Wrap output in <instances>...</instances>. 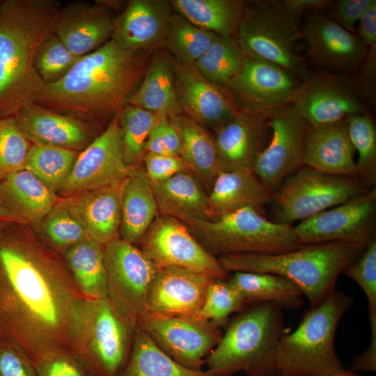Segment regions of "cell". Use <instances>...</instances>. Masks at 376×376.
Here are the masks:
<instances>
[{"label": "cell", "mask_w": 376, "mask_h": 376, "mask_svg": "<svg viewBox=\"0 0 376 376\" xmlns=\"http://www.w3.org/2000/svg\"><path fill=\"white\" fill-rule=\"evenodd\" d=\"M83 297L61 262L31 236L0 240V342L17 346L32 361L70 350Z\"/></svg>", "instance_id": "6da1fadb"}, {"label": "cell", "mask_w": 376, "mask_h": 376, "mask_svg": "<svg viewBox=\"0 0 376 376\" xmlns=\"http://www.w3.org/2000/svg\"><path fill=\"white\" fill-rule=\"evenodd\" d=\"M152 50H126L111 39L81 57L61 79L46 84L33 102L84 120L113 117L141 82Z\"/></svg>", "instance_id": "7a4b0ae2"}, {"label": "cell", "mask_w": 376, "mask_h": 376, "mask_svg": "<svg viewBox=\"0 0 376 376\" xmlns=\"http://www.w3.org/2000/svg\"><path fill=\"white\" fill-rule=\"evenodd\" d=\"M61 8L54 0H0V118L33 102L46 84L35 59Z\"/></svg>", "instance_id": "3957f363"}, {"label": "cell", "mask_w": 376, "mask_h": 376, "mask_svg": "<svg viewBox=\"0 0 376 376\" xmlns=\"http://www.w3.org/2000/svg\"><path fill=\"white\" fill-rule=\"evenodd\" d=\"M364 248L331 242L301 245L281 253L234 254L217 259L228 273L263 272L287 278L301 289L313 307L335 289L339 274Z\"/></svg>", "instance_id": "277c9868"}, {"label": "cell", "mask_w": 376, "mask_h": 376, "mask_svg": "<svg viewBox=\"0 0 376 376\" xmlns=\"http://www.w3.org/2000/svg\"><path fill=\"white\" fill-rule=\"evenodd\" d=\"M285 333L283 308L262 302L244 308L226 325L225 332L206 359L215 376H279L275 357Z\"/></svg>", "instance_id": "5b68a950"}, {"label": "cell", "mask_w": 376, "mask_h": 376, "mask_svg": "<svg viewBox=\"0 0 376 376\" xmlns=\"http://www.w3.org/2000/svg\"><path fill=\"white\" fill-rule=\"evenodd\" d=\"M352 297L336 288L307 310L297 328L281 338L275 357L279 376H333L345 370L335 348L338 325Z\"/></svg>", "instance_id": "8992f818"}, {"label": "cell", "mask_w": 376, "mask_h": 376, "mask_svg": "<svg viewBox=\"0 0 376 376\" xmlns=\"http://www.w3.org/2000/svg\"><path fill=\"white\" fill-rule=\"evenodd\" d=\"M183 222L212 255L221 256L288 252L301 246L290 224L272 221L246 206L210 219Z\"/></svg>", "instance_id": "52a82bcc"}, {"label": "cell", "mask_w": 376, "mask_h": 376, "mask_svg": "<svg viewBox=\"0 0 376 376\" xmlns=\"http://www.w3.org/2000/svg\"><path fill=\"white\" fill-rule=\"evenodd\" d=\"M136 327L107 297H84L73 319L70 350L92 376H119L129 359Z\"/></svg>", "instance_id": "ba28073f"}, {"label": "cell", "mask_w": 376, "mask_h": 376, "mask_svg": "<svg viewBox=\"0 0 376 376\" xmlns=\"http://www.w3.org/2000/svg\"><path fill=\"white\" fill-rule=\"evenodd\" d=\"M300 25L281 10L276 0L250 1L236 38L246 57L281 66L304 82L310 72L297 50Z\"/></svg>", "instance_id": "9c48e42d"}, {"label": "cell", "mask_w": 376, "mask_h": 376, "mask_svg": "<svg viewBox=\"0 0 376 376\" xmlns=\"http://www.w3.org/2000/svg\"><path fill=\"white\" fill-rule=\"evenodd\" d=\"M357 178L320 172L305 166L281 183L274 196L277 222L303 221L366 190Z\"/></svg>", "instance_id": "30bf717a"}, {"label": "cell", "mask_w": 376, "mask_h": 376, "mask_svg": "<svg viewBox=\"0 0 376 376\" xmlns=\"http://www.w3.org/2000/svg\"><path fill=\"white\" fill-rule=\"evenodd\" d=\"M104 262L107 298L124 318L136 325L146 311L158 268L139 248L120 237L104 246Z\"/></svg>", "instance_id": "8fae6325"}, {"label": "cell", "mask_w": 376, "mask_h": 376, "mask_svg": "<svg viewBox=\"0 0 376 376\" xmlns=\"http://www.w3.org/2000/svg\"><path fill=\"white\" fill-rule=\"evenodd\" d=\"M375 223L373 187L294 227L301 245L340 242L366 247L376 239Z\"/></svg>", "instance_id": "7c38bea8"}, {"label": "cell", "mask_w": 376, "mask_h": 376, "mask_svg": "<svg viewBox=\"0 0 376 376\" xmlns=\"http://www.w3.org/2000/svg\"><path fill=\"white\" fill-rule=\"evenodd\" d=\"M136 325L166 354L182 366L201 369L223 332L196 316H171L144 312Z\"/></svg>", "instance_id": "4fadbf2b"}, {"label": "cell", "mask_w": 376, "mask_h": 376, "mask_svg": "<svg viewBox=\"0 0 376 376\" xmlns=\"http://www.w3.org/2000/svg\"><path fill=\"white\" fill-rule=\"evenodd\" d=\"M143 254L158 268L174 267L207 273L226 280L217 257L210 253L185 224L159 214L139 242Z\"/></svg>", "instance_id": "5bb4252c"}, {"label": "cell", "mask_w": 376, "mask_h": 376, "mask_svg": "<svg viewBox=\"0 0 376 376\" xmlns=\"http://www.w3.org/2000/svg\"><path fill=\"white\" fill-rule=\"evenodd\" d=\"M129 169L124 161L119 110L106 129L84 148L58 190L69 198L123 181Z\"/></svg>", "instance_id": "9a60e30c"}, {"label": "cell", "mask_w": 376, "mask_h": 376, "mask_svg": "<svg viewBox=\"0 0 376 376\" xmlns=\"http://www.w3.org/2000/svg\"><path fill=\"white\" fill-rule=\"evenodd\" d=\"M269 141L252 169L273 192L289 175L304 165V147L309 125L296 107L290 104L269 116Z\"/></svg>", "instance_id": "2e32d148"}, {"label": "cell", "mask_w": 376, "mask_h": 376, "mask_svg": "<svg viewBox=\"0 0 376 376\" xmlns=\"http://www.w3.org/2000/svg\"><path fill=\"white\" fill-rule=\"evenodd\" d=\"M292 104L309 126L341 121L355 113H368L354 77L338 73H310Z\"/></svg>", "instance_id": "e0dca14e"}, {"label": "cell", "mask_w": 376, "mask_h": 376, "mask_svg": "<svg viewBox=\"0 0 376 376\" xmlns=\"http://www.w3.org/2000/svg\"><path fill=\"white\" fill-rule=\"evenodd\" d=\"M300 36L306 42L310 59L335 73L354 77L368 51L357 34L346 31L325 10L304 15Z\"/></svg>", "instance_id": "ac0fdd59"}, {"label": "cell", "mask_w": 376, "mask_h": 376, "mask_svg": "<svg viewBox=\"0 0 376 376\" xmlns=\"http://www.w3.org/2000/svg\"><path fill=\"white\" fill-rule=\"evenodd\" d=\"M301 81L274 63L246 57L236 77L228 85L240 110L270 116L292 104Z\"/></svg>", "instance_id": "d6986e66"}, {"label": "cell", "mask_w": 376, "mask_h": 376, "mask_svg": "<svg viewBox=\"0 0 376 376\" xmlns=\"http://www.w3.org/2000/svg\"><path fill=\"white\" fill-rule=\"evenodd\" d=\"M173 64L177 99L189 118L216 132L239 113L228 88L206 79L194 65Z\"/></svg>", "instance_id": "ffe728a7"}, {"label": "cell", "mask_w": 376, "mask_h": 376, "mask_svg": "<svg viewBox=\"0 0 376 376\" xmlns=\"http://www.w3.org/2000/svg\"><path fill=\"white\" fill-rule=\"evenodd\" d=\"M214 276L191 269H158L149 289L146 311L171 316H197Z\"/></svg>", "instance_id": "44dd1931"}, {"label": "cell", "mask_w": 376, "mask_h": 376, "mask_svg": "<svg viewBox=\"0 0 376 376\" xmlns=\"http://www.w3.org/2000/svg\"><path fill=\"white\" fill-rule=\"evenodd\" d=\"M113 6L104 1H75L61 7L55 35L75 55L85 56L109 41L113 35Z\"/></svg>", "instance_id": "7402d4cb"}, {"label": "cell", "mask_w": 376, "mask_h": 376, "mask_svg": "<svg viewBox=\"0 0 376 376\" xmlns=\"http://www.w3.org/2000/svg\"><path fill=\"white\" fill-rule=\"evenodd\" d=\"M13 117L34 144L77 151L86 148L95 138L91 125L85 120L51 111L34 102L21 107Z\"/></svg>", "instance_id": "603a6c76"}, {"label": "cell", "mask_w": 376, "mask_h": 376, "mask_svg": "<svg viewBox=\"0 0 376 376\" xmlns=\"http://www.w3.org/2000/svg\"><path fill=\"white\" fill-rule=\"evenodd\" d=\"M269 117L262 113L240 110L215 132L221 171L253 168L258 155L268 143Z\"/></svg>", "instance_id": "cb8c5ba5"}, {"label": "cell", "mask_w": 376, "mask_h": 376, "mask_svg": "<svg viewBox=\"0 0 376 376\" xmlns=\"http://www.w3.org/2000/svg\"><path fill=\"white\" fill-rule=\"evenodd\" d=\"M171 10L168 1H130L115 19L111 39L129 51L155 49L165 42Z\"/></svg>", "instance_id": "d4e9b609"}, {"label": "cell", "mask_w": 376, "mask_h": 376, "mask_svg": "<svg viewBox=\"0 0 376 376\" xmlns=\"http://www.w3.org/2000/svg\"><path fill=\"white\" fill-rule=\"evenodd\" d=\"M345 120L309 126L304 164L329 175L355 178L358 170Z\"/></svg>", "instance_id": "484cf974"}, {"label": "cell", "mask_w": 376, "mask_h": 376, "mask_svg": "<svg viewBox=\"0 0 376 376\" xmlns=\"http://www.w3.org/2000/svg\"><path fill=\"white\" fill-rule=\"evenodd\" d=\"M123 181L65 198L88 238L103 246L119 237Z\"/></svg>", "instance_id": "4316f807"}, {"label": "cell", "mask_w": 376, "mask_h": 376, "mask_svg": "<svg viewBox=\"0 0 376 376\" xmlns=\"http://www.w3.org/2000/svg\"><path fill=\"white\" fill-rule=\"evenodd\" d=\"M272 196L252 168L220 171L208 194L211 218L246 206L262 213Z\"/></svg>", "instance_id": "83f0119b"}, {"label": "cell", "mask_w": 376, "mask_h": 376, "mask_svg": "<svg viewBox=\"0 0 376 376\" xmlns=\"http://www.w3.org/2000/svg\"><path fill=\"white\" fill-rule=\"evenodd\" d=\"M159 214L152 183L143 169H131L123 181L120 238L136 245Z\"/></svg>", "instance_id": "f1b7e54d"}, {"label": "cell", "mask_w": 376, "mask_h": 376, "mask_svg": "<svg viewBox=\"0 0 376 376\" xmlns=\"http://www.w3.org/2000/svg\"><path fill=\"white\" fill-rule=\"evenodd\" d=\"M126 104L169 119L182 113L175 92L174 64L165 53L152 54L141 82Z\"/></svg>", "instance_id": "f546056e"}, {"label": "cell", "mask_w": 376, "mask_h": 376, "mask_svg": "<svg viewBox=\"0 0 376 376\" xmlns=\"http://www.w3.org/2000/svg\"><path fill=\"white\" fill-rule=\"evenodd\" d=\"M152 186L159 214L181 221L211 219L208 194L193 173L181 172Z\"/></svg>", "instance_id": "4dcf8cb0"}, {"label": "cell", "mask_w": 376, "mask_h": 376, "mask_svg": "<svg viewBox=\"0 0 376 376\" xmlns=\"http://www.w3.org/2000/svg\"><path fill=\"white\" fill-rule=\"evenodd\" d=\"M1 191L13 214L33 224H40L59 201L56 192L33 173L22 169L2 179Z\"/></svg>", "instance_id": "1f68e13d"}, {"label": "cell", "mask_w": 376, "mask_h": 376, "mask_svg": "<svg viewBox=\"0 0 376 376\" xmlns=\"http://www.w3.org/2000/svg\"><path fill=\"white\" fill-rule=\"evenodd\" d=\"M169 120L181 139V157L199 180L211 187L221 171L214 137L185 114L181 113Z\"/></svg>", "instance_id": "d6a6232c"}, {"label": "cell", "mask_w": 376, "mask_h": 376, "mask_svg": "<svg viewBox=\"0 0 376 376\" xmlns=\"http://www.w3.org/2000/svg\"><path fill=\"white\" fill-rule=\"evenodd\" d=\"M226 281L242 295L246 305L272 302L283 308H299L304 294L292 281L280 275L251 272H233Z\"/></svg>", "instance_id": "836d02e7"}, {"label": "cell", "mask_w": 376, "mask_h": 376, "mask_svg": "<svg viewBox=\"0 0 376 376\" xmlns=\"http://www.w3.org/2000/svg\"><path fill=\"white\" fill-rule=\"evenodd\" d=\"M172 10L194 25L217 36H234L246 2L240 0H172Z\"/></svg>", "instance_id": "e575fe53"}, {"label": "cell", "mask_w": 376, "mask_h": 376, "mask_svg": "<svg viewBox=\"0 0 376 376\" xmlns=\"http://www.w3.org/2000/svg\"><path fill=\"white\" fill-rule=\"evenodd\" d=\"M342 272L354 281L366 295L371 334L370 345L354 357L348 370L354 373L376 372V239Z\"/></svg>", "instance_id": "d590c367"}, {"label": "cell", "mask_w": 376, "mask_h": 376, "mask_svg": "<svg viewBox=\"0 0 376 376\" xmlns=\"http://www.w3.org/2000/svg\"><path fill=\"white\" fill-rule=\"evenodd\" d=\"M65 258L68 270L84 297H107L103 246L87 238L68 249Z\"/></svg>", "instance_id": "8d00e7d4"}, {"label": "cell", "mask_w": 376, "mask_h": 376, "mask_svg": "<svg viewBox=\"0 0 376 376\" xmlns=\"http://www.w3.org/2000/svg\"><path fill=\"white\" fill-rule=\"evenodd\" d=\"M119 376H215L182 366L163 352L137 325L127 363Z\"/></svg>", "instance_id": "74e56055"}, {"label": "cell", "mask_w": 376, "mask_h": 376, "mask_svg": "<svg viewBox=\"0 0 376 376\" xmlns=\"http://www.w3.org/2000/svg\"><path fill=\"white\" fill-rule=\"evenodd\" d=\"M246 59L236 37L217 36L194 66L206 79L228 88Z\"/></svg>", "instance_id": "f35d334b"}, {"label": "cell", "mask_w": 376, "mask_h": 376, "mask_svg": "<svg viewBox=\"0 0 376 376\" xmlns=\"http://www.w3.org/2000/svg\"><path fill=\"white\" fill-rule=\"evenodd\" d=\"M217 35L204 30L172 13L166 29L165 42L176 62L194 65L207 51Z\"/></svg>", "instance_id": "ab89813d"}, {"label": "cell", "mask_w": 376, "mask_h": 376, "mask_svg": "<svg viewBox=\"0 0 376 376\" xmlns=\"http://www.w3.org/2000/svg\"><path fill=\"white\" fill-rule=\"evenodd\" d=\"M77 156L76 150L33 143L24 169L56 192L68 176Z\"/></svg>", "instance_id": "60d3db41"}, {"label": "cell", "mask_w": 376, "mask_h": 376, "mask_svg": "<svg viewBox=\"0 0 376 376\" xmlns=\"http://www.w3.org/2000/svg\"><path fill=\"white\" fill-rule=\"evenodd\" d=\"M163 116L125 104L119 110L124 161L129 169L138 166L145 155V144L155 125Z\"/></svg>", "instance_id": "b9f144b4"}, {"label": "cell", "mask_w": 376, "mask_h": 376, "mask_svg": "<svg viewBox=\"0 0 376 376\" xmlns=\"http://www.w3.org/2000/svg\"><path fill=\"white\" fill-rule=\"evenodd\" d=\"M347 133L358 153L359 180L367 188L376 181V128L368 113H355L345 119Z\"/></svg>", "instance_id": "7bdbcfd3"}, {"label": "cell", "mask_w": 376, "mask_h": 376, "mask_svg": "<svg viewBox=\"0 0 376 376\" xmlns=\"http://www.w3.org/2000/svg\"><path fill=\"white\" fill-rule=\"evenodd\" d=\"M246 306L240 293L226 279H216L210 285L203 304L196 317L218 327L228 324L232 313Z\"/></svg>", "instance_id": "ee69618b"}, {"label": "cell", "mask_w": 376, "mask_h": 376, "mask_svg": "<svg viewBox=\"0 0 376 376\" xmlns=\"http://www.w3.org/2000/svg\"><path fill=\"white\" fill-rule=\"evenodd\" d=\"M42 231L52 246L65 251L88 238L84 228L70 211L65 198L59 200L45 217Z\"/></svg>", "instance_id": "f6af8a7d"}, {"label": "cell", "mask_w": 376, "mask_h": 376, "mask_svg": "<svg viewBox=\"0 0 376 376\" xmlns=\"http://www.w3.org/2000/svg\"><path fill=\"white\" fill-rule=\"evenodd\" d=\"M29 143L13 116L0 118V180L24 169Z\"/></svg>", "instance_id": "bcb514c9"}, {"label": "cell", "mask_w": 376, "mask_h": 376, "mask_svg": "<svg viewBox=\"0 0 376 376\" xmlns=\"http://www.w3.org/2000/svg\"><path fill=\"white\" fill-rule=\"evenodd\" d=\"M81 57L72 54L54 33L39 47L35 68L45 84H52L65 76Z\"/></svg>", "instance_id": "7dc6e473"}, {"label": "cell", "mask_w": 376, "mask_h": 376, "mask_svg": "<svg viewBox=\"0 0 376 376\" xmlns=\"http://www.w3.org/2000/svg\"><path fill=\"white\" fill-rule=\"evenodd\" d=\"M38 376H92L70 350L47 352L32 361Z\"/></svg>", "instance_id": "c3c4849f"}, {"label": "cell", "mask_w": 376, "mask_h": 376, "mask_svg": "<svg viewBox=\"0 0 376 376\" xmlns=\"http://www.w3.org/2000/svg\"><path fill=\"white\" fill-rule=\"evenodd\" d=\"M145 153L180 156L182 141L180 134L169 119L163 116L150 132L145 144Z\"/></svg>", "instance_id": "681fc988"}, {"label": "cell", "mask_w": 376, "mask_h": 376, "mask_svg": "<svg viewBox=\"0 0 376 376\" xmlns=\"http://www.w3.org/2000/svg\"><path fill=\"white\" fill-rule=\"evenodd\" d=\"M142 162L145 166L144 171L151 183L166 180L181 172H191L180 156L147 152L143 155Z\"/></svg>", "instance_id": "f907efd6"}, {"label": "cell", "mask_w": 376, "mask_h": 376, "mask_svg": "<svg viewBox=\"0 0 376 376\" xmlns=\"http://www.w3.org/2000/svg\"><path fill=\"white\" fill-rule=\"evenodd\" d=\"M0 376H38L31 359L17 346L0 342Z\"/></svg>", "instance_id": "816d5d0a"}, {"label": "cell", "mask_w": 376, "mask_h": 376, "mask_svg": "<svg viewBox=\"0 0 376 376\" xmlns=\"http://www.w3.org/2000/svg\"><path fill=\"white\" fill-rule=\"evenodd\" d=\"M354 79L363 102L375 107L376 45L368 48V54Z\"/></svg>", "instance_id": "f5cc1de1"}, {"label": "cell", "mask_w": 376, "mask_h": 376, "mask_svg": "<svg viewBox=\"0 0 376 376\" xmlns=\"http://www.w3.org/2000/svg\"><path fill=\"white\" fill-rule=\"evenodd\" d=\"M372 0H340L333 2L334 8L329 14L346 31L356 34L361 17Z\"/></svg>", "instance_id": "db71d44e"}, {"label": "cell", "mask_w": 376, "mask_h": 376, "mask_svg": "<svg viewBox=\"0 0 376 376\" xmlns=\"http://www.w3.org/2000/svg\"><path fill=\"white\" fill-rule=\"evenodd\" d=\"M281 10L290 19L301 24L306 14L325 10L333 3L329 0H280L276 1Z\"/></svg>", "instance_id": "11a10c76"}, {"label": "cell", "mask_w": 376, "mask_h": 376, "mask_svg": "<svg viewBox=\"0 0 376 376\" xmlns=\"http://www.w3.org/2000/svg\"><path fill=\"white\" fill-rule=\"evenodd\" d=\"M357 36L368 48L376 45V1L372 0L359 19Z\"/></svg>", "instance_id": "9f6ffc18"}, {"label": "cell", "mask_w": 376, "mask_h": 376, "mask_svg": "<svg viewBox=\"0 0 376 376\" xmlns=\"http://www.w3.org/2000/svg\"><path fill=\"white\" fill-rule=\"evenodd\" d=\"M15 217L6 205L3 196L0 194V221Z\"/></svg>", "instance_id": "6f0895ef"}, {"label": "cell", "mask_w": 376, "mask_h": 376, "mask_svg": "<svg viewBox=\"0 0 376 376\" xmlns=\"http://www.w3.org/2000/svg\"><path fill=\"white\" fill-rule=\"evenodd\" d=\"M333 376H362L361 375L357 374V373L350 371L347 369H345V370L337 373Z\"/></svg>", "instance_id": "680465c9"}]
</instances>
